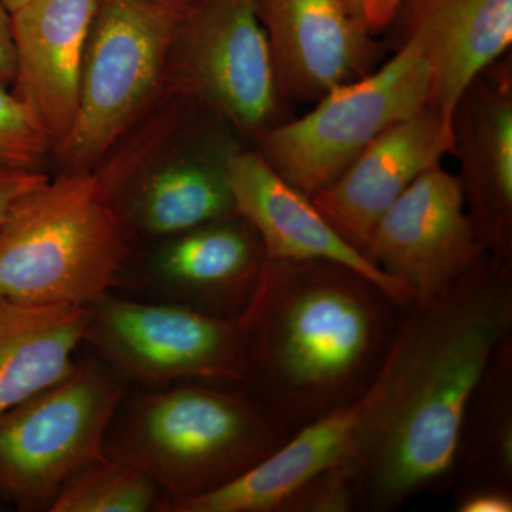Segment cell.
Here are the masks:
<instances>
[{
    "label": "cell",
    "instance_id": "cell-1",
    "mask_svg": "<svg viewBox=\"0 0 512 512\" xmlns=\"http://www.w3.org/2000/svg\"><path fill=\"white\" fill-rule=\"evenodd\" d=\"M512 335V261L493 256L437 298L410 301L375 384L356 511L394 512L448 491L467 404Z\"/></svg>",
    "mask_w": 512,
    "mask_h": 512
},
{
    "label": "cell",
    "instance_id": "cell-2",
    "mask_svg": "<svg viewBox=\"0 0 512 512\" xmlns=\"http://www.w3.org/2000/svg\"><path fill=\"white\" fill-rule=\"evenodd\" d=\"M403 306L348 266L266 259L239 318L242 384L295 433L369 390Z\"/></svg>",
    "mask_w": 512,
    "mask_h": 512
},
{
    "label": "cell",
    "instance_id": "cell-3",
    "mask_svg": "<svg viewBox=\"0 0 512 512\" xmlns=\"http://www.w3.org/2000/svg\"><path fill=\"white\" fill-rule=\"evenodd\" d=\"M292 434L245 387L188 383L136 397L111 423L106 454L183 500L244 476Z\"/></svg>",
    "mask_w": 512,
    "mask_h": 512
},
{
    "label": "cell",
    "instance_id": "cell-4",
    "mask_svg": "<svg viewBox=\"0 0 512 512\" xmlns=\"http://www.w3.org/2000/svg\"><path fill=\"white\" fill-rule=\"evenodd\" d=\"M128 227L106 180L72 171L26 192L0 224V296L89 306L117 284Z\"/></svg>",
    "mask_w": 512,
    "mask_h": 512
},
{
    "label": "cell",
    "instance_id": "cell-5",
    "mask_svg": "<svg viewBox=\"0 0 512 512\" xmlns=\"http://www.w3.org/2000/svg\"><path fill=\"white\" fill-rule=\"evenodd\" d=\"M429 63L416 40L379 70L333 87L299 119L256 136L266 163L303 194L328 187L387 128L429 106Z\"/></svg>",
    "mask_w": 512,
    "mask_h": 512
},
{
    "label": "cell",
    "instance_id": "cell-6",
    "mask_svg": "<svg viewBox=\"0 0 512 512\" xmlns=\"http://www.w3.org/2000/svg\"><path fill=\"white\" fill-rule=\"evenodd\" d=\"M126 396L116 375L76 363L62 380L0 414V498L50 510L83 468L106 460L107 433Z\"/></svg>",
    "mask_w": 512,
    "mask_h": 512
},
{
    "label": "cell",
    "instance_id": "cell-7",
    "mask_svg": "<svg viewBox=\"0 0 512 512\" xmlns=\"http://www.w3.org/2000/svg\"><path fill=\"white\" fill-rule=\"evenodd\" d=\"M181 18L157 0H99L76 117L56 148L72 171L89 170L150 103L170 63Z\"/></svg>",
    "mask_w": 512,
    "mask_h": 512
},
{
    "label": "cell",
    "instance_id": "cell-8",
    "mask_svg": "<svg viewBox=\"0 0 512 512\" xmlns=\"http://www.w3.org/2000/svg\"><path fill=\"white\" fill-rule=\"evenodd\" d=\"M84 340L116 373L143 384L200 380L244 383V336L239 319L220 318L181 305L144 303L110 293L86 306Z\"/></svg>",
    "mask_w": 512,
    "mask_h": 512
},
{
    "label": "cell",
    "instance_id": "cell-9",
    "mask_svg": "<svg viewBox=\"0 0 512 512\" xmlns=\"http://www.w3.org/2000/svg\"><path fill=\"white\" fill-rule=\"evenodd\" d=\"M168 64L192 100L239 133L279 123L282 94L256 0H207L185 13Z\"/></svg>",
    "mask_w": 512,
    "mask_h": 512
},
{
    "label": "cell",
    "instance_id": "cell-10",
    "mask_svg": "<svg viewBox=\"0 0 512 512\" xmlns=\"http://www.w3.org/2000/svg\"><path fill=\"white\" fill-rule=\"evenodd\" d=\"M466 210L457 175L430 168L379 221L367 258L412 301L437 298L488 258Z\"/></svg>",
    "mask_w": 512,
    "mask_h": 512
},
{
    "label": "cell",
    "instance_id": "cell-11",
    "mask_svg": "<svg viewBox=\"0 0 512 512\" xmlns=\"http://www.w3.org/2000/svg\"><path fill=\"white\" fill-rule=\"evenodd\" d=\"M375 382L356 402L295 431L272 456L225 487L183 500L171 512H288L293 498L323 478L357 483L376 407ZM357 497V493H356Z\"/></svg>",
    "mask_w": 512,
    "mask_h": 512
},
{
    "label": "cell",
    "instance_id": "cell-12",
    "mask_svg": "<svg viewBox=\"0 0 512 512\" xmlns=\"http://www.w3.org/2000/svg\"><path fill=\"white\" fill-rule=\"evenodd\" d=\"M466 210L488 254L512 261V69L495 62L467 87L453 114V153Z\"/></svg>",
    "mask_w": 512,
    "mask_h": 512
},
{
    "label": "cell",
    "instance_id": "cell-13",
    "mask_svg": "<svg viewBox=\"0 0 512 512\" xmlns=\"http://www.w3.org/2000/svg\"><path fill=\"white\" fill-rule=\"evenodd\" d=\"M451 153L453 127L434 107H424L387 128L311 200L340 237L367 256L386 211L421 174Z\"/></svg>",
    "mask_w": 512,
    "mask_h": 512
},
{
    "label": "cell",
    "instance_id": "cell-14",
    "mask_svg": "<svg viewBox=\"0 0 512 512\" xmlns=\"http://www.w3.org/2000/svg\"><path fill=\"white\" fill-rule=\"evenodd\" d=\"M282 97L318 101L360 79L380 47L343 0H256Z\"/></svg>",
    "mask_w": 512,
    "mask_h": 512
},
{
    "label": "cell",
    "instance_id": "cell-15",
    "mask_svg": "<svg viewBox=\"0 0 512 512\" xmlns=\"http://www.w3.org/2000/svg\"><path fill=\"white\" fill-rule=\"evenodd\" d=\"M235 215L261 239L269 261H325L348 266L406 305L409 293L353 248L320 214L309 195L284 180L259 151L235 150L227 161Z\"/></svg>",
    "mask_w": 512,
    "mask_h": 512
},
{
    "label": "cell",
    "instance_id": "cell-16",
    "mask_svg": "<svg viewBox=\"0 0 512 512\" xmlns=\"http://www.w3.org/2000/svg\"><path fill=\"white\" fill-rule=\"evenodd\" d=\"M266 264L261 239L238 215L165 238L150 276L165 296L197 311L239 319Z\"/></svg>",
    "mask_w": 512,
    "mask_h": 512
},
{
    "label": "cell",
    "instance_id": "cell-17",
    "mask_svg": "<svg viewBox=\"0 0 512 512\" xmlns=\"http://www.w3.org/2000/svg\"><path fill=\"white\" fill-rule=\"evenodd\" d=\"M99 0H30L12 13L18 72L15 92L55 150L79 104L80 74Z\"/></svg>",
    "mask_w": 512,
    "mask_h": 512
},
{
    "label": "cell",
    "instance_id": "cell-18",
    "mask_svg": "<svg viewBox=\"0 0 512 512\" xmlns=\"http://www.w3.org/2000/svg\"><path fill=\"white\" fill-rule=\"evenodd\" d=\"M397 16L400 43L416 40L429 63V106L453 127L467 87L510 52L512 0H402Z\"/></svg>",
    "mask_w": 512,
    "mask_h": 512
},
{
    "label": "cell",
    "instance_id": "cell-19",
    "mask_svg": "<svg viewBox=\"0 0 512 512\" xmlns=\"http://www.w3.org/2000/svg\"><path fill=\"white\" fill-rule=\"evenodd\" d=\"M86 325V306L0 296V414L72 372Z\"/></svg>",
    "mask_w": 512,
    "mask_h": 512
},
{
    "label": "cell",
    "instance_id": "cell-20",
    "mask_svg": "<svg viewBox=\"0 0 512 512\" xmlns=\"http://www.w3.org/2000/svg\"><path fill=\"white\" fill-rule=\"evenodd\" d=\"M235 147L175 157L138 181L120 210L127 227L170 238L235 215L227 161Z\"/></svg>",
    "mask_w": 512,
    "mask_h": 512
},
{
    "label": "cell",
    "instance_id": "cell-21",
    "mask_svg": "<svg viewBox=\"0 0 512 512\" xmlns=\"http://www.w3.org/2000/svg\"><path fill=\"white\" fill-rule=\"evenodd\" d=\"M512 491V335L498 346L461 421L448 490Z\"/></svg>",
    "mask_w": 512,
    "mask_h": 512
},
{
    "label": "cell",
    "instance_id": "cell-22",
    "mask_svg": "<svg viewBox=\"0 0 512 512\" xmlns=\"http://www.w3.org/2000/svg\"><path fill=\"white\" fill-rule=\"evenodd\" d=\"M151 478L137 468L107 457L74 474L50 512H147L158 507Z\"/></svg>",
    "mask_w": 512,
    "mask_h": 512
},
{
    "label": "cell",
    "instance_id": "cell-23",
    "mask_svg": "<svg viewBox=\"0 0 512 512\" xmlns=\"http://www.w3.org/2000/svg\"><path fill=\"white\" fill-rule=\"evenodd\" d=\"M0 79V170L40 171L55 148L45 127Z\"/></svg>",
    "mask_w": 512,
    "mask_h": 512
},
{
    "label": "cell",
    "instance_id": "cell-24",
    "mask_svg": "<svg viewBox=\"0 0 512 512\" xmlns=\"http://www.w3.org/2000/svg\"><path fill=\"white\" fill-rule=\"evenodd\" d=\"M49 180L42 171L0 170V224L13 204L26 192Z\"/></svg>",
    "mask_w": 512,
    "mask_h": 512
},
{
    "label": "cell",
    "instance_id": "cell-25",
    "mask_svg": "<svg viewBox=\"0 0 512 512\" xmlns=\"http://www.w3.org/2000/svg\"><path fill=\"white\" fill-rule=\"evenodd\" d=\"M454 511L457 512H511L512 491L481 490L464 491L453 495Z\"/></svg>",
    "mask_w": 512,
    "mask_h": 512
},
{
    "label": "cell",
    "instance_id": "cell-26",
    "mask_svg": "<svg viewBox=\"0 0 512 512\" xmlns=\"http://www.w3.org/2000/svg\"><path fill=\"white\" fill-rule=\"evenodd\" d=\"M343 2L372 35H377L393 23L389 12V0H343Z\"/></svg>",
    "mask_w": 512,
    "mask_h": 512
},
{
    "label": "cell",
    "instance_id": "cell-27",
    "mask_svg": "<svg viewBox=\"0 0 512 512\" xmlns=\"http://www.w3.org/2000/svg\"><path fill=\"white\" fill-rule=\"evenodd\" d=\"M18 72L12 13L0 3V79L13 83Z\"/></svg>",
    "mask_w": 512,
    "mask_h": 512
},
{
    "label": "cell",
    "instance_id": "cell-28",
    "mask_svg": "<svg viewBox=\"0 0 512 512\" xmlns=\"http://www.w3.org/2000/svg\"><path fill=\"white\" fill-rule=\"evenodd\" d=\"M157 2L163 3L168 8L177 10L180 15L190 12L191 9L197 8L201 3L207 2V0H157Z\"/></svg>",
    "mask_w": 512,
    "mask_h": 512
},
{
    "label": "cell",
    "instance_id": "cell-29",
    "mask_svg": "<svg viewBox=\"0 0 512 512\" xmlns=\"http://www.w3.org/2000/svg\"><path fill=\"white\" fill-rule=\"evenodd\" d=\"M29 2L30 0H0V3H2V5L5 6V8L8 9L10 13L16 12V10L23 8V6Z\"/></svg>",
    "mask_w": 512,
    "mask_h": 512
},
{
    "label": "cell",
    "instance_id": "cell-30",
    "mask_svg": "<svg viewBox=\"0 0 512 512\" xmlns=\"http://www.w3.org/2000/svg\"><path fill=\"white\" fill-rule=\"evenodd\" d=\"M400 2L402 0H389V12L390 16H392V20L396 18L397 10H399Z\"/></svg>",
    "mask_w": 512,
    "mask_h": 512
}]
</instances>
